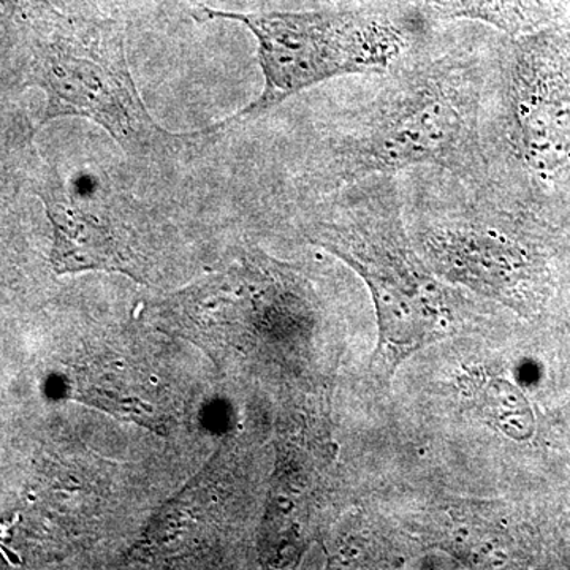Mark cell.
I'll return each mask as SVG.
<instances>
[{"instance_id": "6da1fadb", "label": "cell", "mask_w": 570, "mask_h": 570, "mask_svg": "<svg viewBox=\"0 0 570 570\" xmlns=\"http://www.w3.org/2000/svg\"><path fill=\"white\" fill-rule=\"evenodd\" d=\"M444 26L389 70L343 78L333 107L307 127L284 168L279 184L299 204L417 168L485 183L483 116L502 33Z\"/></svg>"}, {"instance_id": "7a4b0ae2", "label": "cell", "mask_w": 570, "mask_h": 570, "mask_svg": "<svg viewBox=\"0 0 570 570\" xmlns=\"http://www.w3.org/2000/svg\"><path fill=\"white\" fill-rule=\"evenodd\" d=\"M302 205L307 242L351 266L373 296L379 343L371 373L390 384L397 366L444 340L453 321V295L409 236L397 176H370Z\"/></svg>"}, {"instance_id": "3957f363", "label": "cell", "mask_w": 570, "mask_h": 570, "mask_svg": "<svg viewBox=\"0 0 570 570\" xmlns=\"http://www.w3.org/2000/svg\"><path fill=\"white\" fill-rule=\"evenodd\" d=\"M487 179L524 213L570 208V21L502 36L482 129Z\"/></svg>"}, {"instance_id": "277c9868", "label": "cell", "mask_w": 570, "mask_h": 570, "mask_svg": "<svg viewBox=\"0 0 570 570\" xmlns=\"http://www.w3.org/2000/svg\"><path fill=\"white\" fill-rule=\"evenodd\" d=\"M24 86L47 96L40 126L82 118L134 164L175 163L212 138L213 127L175 134L153 118L130 70L126 22L107 11L51 7L28 36Z\"/></svg>"}, {"instance_id": "5b68a950", "label": "cell", "mask_w": 570, "mask_h": 570, "mask_svg": "<svg viewBox=\"0 0 570 570\" xmlns=\"http://www.w3.org/2000/svg\"><path fill=\"white\" fill-rule=\"evenodd\" d=\"M193 17L200 22H236L257 41L264 88L253 102L216 122L219 132L257 121L318 86L389 70L438 24L409 0L335 3L302 11H234L198 6Z\"/></svg>"}, {"instance_id": "8992f818", "label": "cell", "mask_w": 570, "mask_h": 570, "mask_svg": "<svg viewBox=\"0 0 570 570\" xmlns=\"http://www.w3.org/2000/svg\"><path fill=\"white\" fill-rule=\"evenodd\" d=\"M33 184L51 223L56 273L111 272L146 281L151 258L137 227L145 208L119 168L89 159L66 176L56 165H41Z\"/></svg>"}, {"instance_id": "52a82bcc", "label": "cell", "mask_w": 570, "mask_h": 570, "mask_svg": "<svg viewBox=\"0 0 570 570\" xmlns=\"http://www.w3.org/2000/svg\"><path fill=\"white\" fill-rule=\"evenodd\" d=\"M438 22H474L521 37L570 21L569 0H411Z\"/></svg>"}, {"instance_id": "ba28073f", "label": "cell", "mask_w": 570, "mask_h": 570, "mask_svg": "<svg viewBox=\"0 0 570 570\" xmlns=\"http://www.w3.org/2000/svg\"><path fill=\"white\" fill-rule=\"evenodd\" d=\"M59 9L67 11H92L102 9L99 0H52Z\"/></svg>"}, {"instance_id": "9c48e42d", "label": "cell", "mask_w": 570, "mask_h": 570, "mask_svg": "<svg viewBox=\"0 0 570 570\" xmlns=\"http://www.w3.org/2000/svg\"><path fill=\"white\" fill-rule=\"evenodd\" d=\"M317 2H341V0H317Z\"/></svg>"}, {"instance_id": "30bf717a", "label": "cell", "mask_w": 570, "mask_h": 570, "mask_svg": "<svg viewBox=\"0 0 570 570\" xmlns=\"http://www.w3.org/2000/svg\"><path fill=\"white\" fill-rule=\"evenodd\" d=\"M569 3H570V0H569Z\"/></svg>"}]
</instances>
